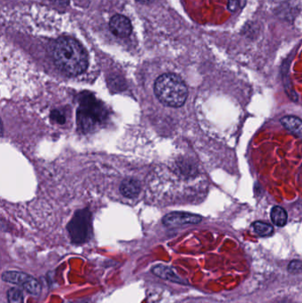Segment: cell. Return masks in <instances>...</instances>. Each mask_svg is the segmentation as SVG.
Returning <instances> with one entry per match:
<instances>
[{
  "label": "cell",
  "mask_w": 302,
  "mask_h": 303,
  "mask_svg": "<svg viewBox=\"0 0 302 303\" xmlns=\"http://www.w3.org/2000/svg\"><path fill=\"white\" fill-rule=\"evenodd\" d=\"M202 220L200 215L186 212H172L166 215L162 222L168 227H176L181 225H197Z\"/></svg>",
  "instance_id": "5b68a950"
},
{
  "label": "cell",
  "mask_w": 302,
  "mask_h": 303,
  "mask_svg": "<svg viewBox=\"0 0 302 303\" xmlns=\"http://www.w3.org/2000/svg\"><path fill=\"white\" fill-rule=\"evenodd\" d=\"M229 7L231 10H234V7L236 6L237 4V0H229Z\"/></svg>",
  "instance_id": "2e32d148"
},
{
  "label": "cell",
  "mask_w": 302,
  "mask_h": 303,
  "mask_svg": "<svg viewBox=\"0 0 302 303\" xmlns=\"http://www.w3.org/2000/svg\"><path fill=\"white\" fill-rule=\"evenodd\" d=\"M107 117V110L92 94H83L77 110V123L84 132L93 131Z\"/></svg>",
  "instance_id": "3957f363"
},
{
  "label": "cell",
  "mask_w": 302,
  "mask_h": 303,
  "mask_svg": "<svg viewBox=\"0 0 302 303\" xmlns=\"http://www.w3.org/2000/svg\"><path fill=\"white\" fill-rule=\"evenodd\" d=\"M253 228L254 231L261 237H268L272 234L273 229L272 226L266 223L263 222H255L253 223Z\"/></svg>",
  "instance_id": "7c38bea8"
},
{
  "label": "cell",
  "mask_w": 302,
  "mask_h": 303,
  "mask_svg": "<svg viewBox=\"0 0 302 303\" xmlns=\"http://www.w3.org/2000/svg\"><path fill=\"white\" fill-rule=\"evenodd\" d=\"M91 213L87 209H82L76 213L68 225L71 238L76 242H83L88 237L91 228Z\"/></svg>",
  "instance_id": "277c9868"
},
{
  "label": "cell",
  "mask_w": 302,
  "mask_h": 303,
  "mask_svg": "<svg viewBox=\"0 0 302 303\" xmlns=\"http://www.w3.org/2000/svg\"><path fill=\"white\" fill-rule=\"evenodd\" d=\"M109 28L113 34L118 38H126L132 31L131 21L123 15H114L110 20Z\"/></svg>",
  "instance_id": "8992f818"
},
{
  "label": "cell",
  "mask_w": 302,
  "mask_h": 303,
  "mask_svg": "<svg viewBox=\"0 0 302 303\" xmlns=\"http://www.w3.org/2000/svg\"><path fill=\"white\" fill-rule=\"evenodd\" d=\"M288 270L291 273H300L302 270V263L300 261H292L288 266Z\"/></svg>",
  "instance_id": "5bb4252c"
},
{
  "label": "cell",
  "mask_w": 302,
  "mask_h": 303,
  "mask_svg": "<svg viewBox=\"0 0 302 303\" xmlns=\"http://www.w3.org/2000/svg\"><path fill=\"white\" fill-rule=\"evenodd\" d=\"M120 191L122 195L129 199L136 198L140 193L141 186L140 183L134 178H128L124 179L121 184Z\"/></svg>",
  "instance_id": "52a82bcc"
},
{
  "label": "cell",
  "mask_w": 302,
  "mask_h": 303,
  "mask_svg": "<svg viewBox=\"0 0 302 303\" xmlns=\"http://www.w3.org/2000/svg\"><path fill=\"white\" fill-rule=\"evenodd\" d=\"M53 57L58 69L77 76L88 68V55L82 44L71 38H60L54 44Z\"/></svg>",
  "instance_id": "6da1fadb"
},
{
  "label": "cell",
  "mask_w": 302,
  "mask_h": 303,
  "mask_svg": "<svg viewBox=\"0 0 302 303\" xmlns=\"http://www.w3.org/2000/svg\"><path fill=\"white\" fill-rule=\"evenodd\" d=\"M152 271L161 279L170 280L172 282H176V283L184 282L179 277H177V275L174 272L173 269L170 267H167L165 265H157L152 269Z\"/></svg>",
  "instance_id": "30bf717a"
},
{
  "label": "cell",
  "mask_w": 302,
  "mask_h": 303,
  "mask_svg": "<svg viewBox=\"0 0 302 303\" xmlns=\"http://www.w3.org/2000/svg\"><path fill=\"white\" fill-rule=\"evenodd\" d=\"M156 97L162 104L172 108H179L186 101L188 90L184 81L175 74H164L156 80Z\"/></svg>",
  "instance_id": "7a4b0ae2"
},
{
  "label": "cell",
  "mask_w": 302,
  "mask_h": 303,
  "mask_svg": "<svg viewBox=\"0 0 302 303\" xmlns=\"http://www.w3.org/2000/svg\"><path fill=\"white\" fill-rule=\"evenodd\" d=\"M7 295H8V303H22V293L19 289H10Z\"/></svg>",
  "instance_id": "4fadbf2b"
},
{
  "label": "cell",
  "mask_w": 302,
  "mask_h": 303,
  "mask_svg": "<svg viewBox=\"0 0 302 303\" xmlns=\"http://www.w3.org/2000/svg\"><path fill=\"white\" fill-rule=\"evenodd\" d=\"M51 2H53L55 5H60V6H65L68 5L69 0H50Z\"/></svg>",
  "instance_id": "9a60e30c"
},
{
  "label": "cell",
  "mask_w": 302,
  "mask_h": 303,
  "mask_svg": "<svg viewBox=\"0 0 302 303\" xmlns=\"http://www.w3.org/2000/svg\"><path fill=\"white\" fill-rule=\"evenodd\" d=\"M31 279V276L19 271H5L2 274V279L4 281L22 286L24 289Z\"/></svg>",
  "instance_id": "ba28073f"
},
{
  "label": "cell",
  "mask_w": 302,
  "mask_h": 303,
  "mask_svg": "<svg viewBox=\"0 0 302 303\" xmlns=\"http://www.w3.org/2000/svg\"><path fill=\"white\" fill-rule=\"evenodd\" d=\"M281 124L294 136L302 139V120L296 116L287 115L281 119Z\"/></svg>",
  "instance_id": "9c48e42d"
},
{
  "label": "cell",
  "mask_w": 302,
  "mask_h": 303,
  "mask_svg": "<svg viewBox=\"0 0 302 303\" xmlns=\"http://www.w3.org/2000/svg\"><path fill=\"white\" fill-rule=\"evenodd\" d=\"M270 216L273 224L278 227H283L287 223V214L285 210L279 206H275L273 208L270 212Z\"/></svg>",
  "instance_id": "8fae6325"
},
{
  "label": "cell",
  "mask_w": 302,
  "mask_h": 303,
  "mask_svg": "<svg viewBox=\"0 0 302 303\" xmlns=\"http://www.w3.org/2000/svg\"><path fill=\"white\" fill-rule=\"evenodd\" d=\"M138 2H140V3H144V4H146V3H149V2H151L152 0H137Z\"/></svg>",
  "instance_id": "e0dca14e"
}]
</instances>
